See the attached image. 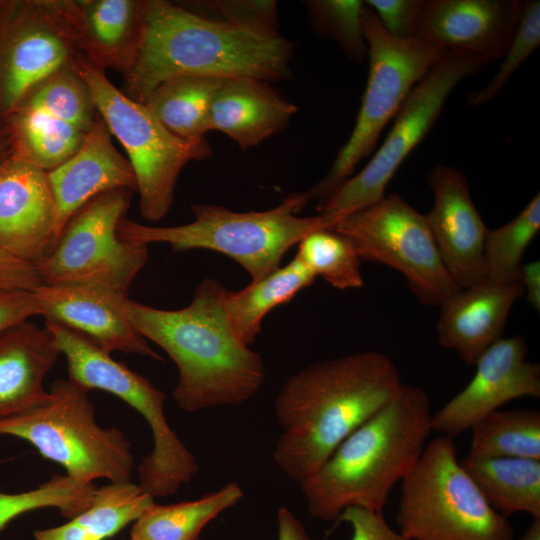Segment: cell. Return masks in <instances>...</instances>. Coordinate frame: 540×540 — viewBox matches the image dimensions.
I'll return each mask as SVG.
<instances>
[{"label":"cell","instance_id":"33","mask_svg":"<svg viewBox=\"0 0 540 540\" xmlns=\"http://www.w3.org/2000/svg\"><path fill=\"white\" fill-rule=\"evenodd\" d=\"M295 257L317 277L337 289L363 286L361 258L352 241L333 228H320L297 244Z\"/></svg>","mask_w":540,"mask_h":540},{"label":"cell","instance_id":"36","mask_svg":"<svg viewBox=\"0 0 540 540\" xmlns=\"http://www.w3.org/2000/svg\"><path fill=\"white\" fill-rule=\"evenodd\" d=\"M540 45V2L523 1L522 15L514 37L505 53L498 71L481 90L469 94L470 106L477 107L493 100L514 75L522 63Z\"/></svg>","mask_w":540,"mask_h":540},{"label":"cell","instance_id":"24","mask_svg":"<svg viewBox=\"0 0 540 540\" xmlns=\"http://www.w3.org/2000/svg\"><path fill=\"white\" fill-rule=\"evenodd\" d=\"M60 355L53 334L28 320L0 332V419L47 400L44 378Z\"/></svg>","mask_w":540,"mask_h":540},{"label":"cell","instance_id":"15","mask_svg":"<svg viewBox=\"0 0 540 540\" xmlns=\"http://www.w3.org/2000/svg\"><path fill=\"white\" fill-rule=\"evenodd\" d=\"M98 117L87 85L67 66L32 90L6 123L13 156L48 172L80 148Z\"/></svg>","mask_w":540,"mask_h":540},{"label":"cell","instance_id":"19","mask_svg":"<svg viewBox=\"0 0 540 540\" xmlns=\"http://www.w3.org/2000/svg\"><path fill=\"white\" fill-rule=\"evenodd\" d=\"M33 294L45 321L83 334L106 352L163 360L127 318L128 294L88 284H42Z\"/></svg>","mask_w":540,"mask_h":540},{"label":"cell","instance_id":"25","mask_svg":"<svg viewBox=\"0 0 540 540\" xmlns=\"http://www.w3.org/2000/svg\"><path fill=\"white\" fill-rule=\"evenodd\" d=\"M297 109L270 82L231 78L211 103L209 128L226 134L245 151L284 130Z\"/></svg>","mask_w":540,"mask_h":540},{"label":"cell","instance_id":"9","mask_svg":"<svg viewBox=\"0 0 540 540\" xmlns=\"http://www.w3.org/2000/svg\"><path fill=\"white\" fill-rule=\"evenodd\" d=\"M362 28L369 72L355 126L327 174L304 192L308 202L326 199L354 174L357 165L374 151L383 128L395 118L413 88L448 56L415 39L389 35L366 4Z\"/></svg>","mask_w":540,"mask_h":540},{"label":"cell","instance_id":"29","mask_svg":"<svg viewBox=\"0 0 540 540\" xmlns=\"http://www.w3.org/2000/svg\"><path fill=\"white\" fill-rule=\"evenodd\" d=\"M244 497L237 482L201 498L170 505L152 504L133 523L131 540H199L204 527Z\"/></svg>","mask_w":540,"mask_h":540},{"label":"cell","instance_id":"18","mask_svg":"<svg viewBox=\"0 0 540 540\" xmlns=\"http://www.w3.org/2000/svg\"><path fill=\"white\" fill-rule=\"evenodd\" d=\"M428 183L434 205L425 215L448 273L460 289L484 282L488 228L471 198L466 176L452 166L438 164Z\"/></svg>","mask_w":540,"mask_h":540},{"label":"cell","instance_id":"23","mask_svg":"<svg viewBox=\"0 0 540 540\" xmlns=\"http://www.w3.org/2000/svg\"><path fill=\"white\" fill-rule=\"evenodd\" d=\"M80 55L125 75L138 50L144 0H60Z\"/></svg>","mask_w":540,"mask_h":540},{"label":"cell","instance_id":"3","mask_svg":"<svg viewBox=\"0 0 540 540\" xmlns=\"http://www.w3.org/2000/svg\"><path fill=\"white\" fill-rule=\"evenodd\" d=\"M223 287L217 280L205 278L190 304L177 310L158 309L129 298L125 303V314L139 334L176 364L179 381L173 398L187 412L240 405L265 382L262 356L230 330L221 305Z\"/></svg>","mask_w":540,"mask_h":540},{"label":"cell","instance_id":"6","mask_svg":"<svg viewBox=\"0 0 540 540\" xmlns=\"http://www.w3.org/2000/svg\"><path fill=\"white\" fill-rule=\"evenodd\" d=\"M396 523L409 540H514L507 518L461 466L453 438L443 435L402 479Z\"/></svg>","mask_w":540,"mask_h":540},{"label":"cell","instance_id":"27","mask_svg":"<svg viewBox=\"0 0 540 540\" xmlns=\"http://www.w3.org/2000/svg\"><path fill=\"white\" fill-rule=\"evenodd\" d=\"M460 464L498 513L540 518V460L466 455Z\"/></svg>","mask_w":540,"mask_h":540},{"label":"cell","instance_id":"21","mask_svg":"<svg viewBox=\"0 0 540 540\" xmlns=\"http://www.w3.org/2000/svg\"><path fill=\"white\" fill-rule=\"evenodd\" d=\"M47 173L56 204V241L72 215L94 197L120 188L137 191L133 169L100 115L80 148Z\"/></svg>","mask_w":540,"mask_h":540},{"label":"cell","instance_id":"8","mask_svg":"<svg viewBox=\"0 0 540 540\" xmlns=\"http://www.w3.org/2000/svg\"><path fill=\"white\" fill-rule=\"evenodd\" d=\"M73 65L87 85L100 117L126 151L137 182L141 216L159 221L173 205L184 166L211 157V145L206 138L187 140L173 134L144 103L128 97L107 78L105 70L83 57Z\"/></svg>","mask_w":540,"mask_h":540},{"label":"cell","instance_id":"32","mask_svg":"<svg viewBox=\"0 0 540 540\" xmlns=\"http://www.w3.org/2000/svg\"><path fill=\"white\" fill-rule=\"evenodd\" d=\"M540 230V195L505 225L488 229L484 248L485 281L507 285L519 282L523 255Z\"/></svg>","mask_w":540,"mask_h":540},{"label":"cell","instance_id":"43","mask_svg":"<svg viewBox=\"0 0 540 540\" xmlns=\"http://www.w3.org/2000/svg\"><path fill=\"white\" fill-rule=\"evenodd\" d=\"M277 540H311L302 523L286 507L277 511Z\"/></svg>","mask_w":540,"mask_h":540},{"label":"cell","instance_id":"22","mask_svg":"<svg viewBox=\"0 0 540 540\" xmlns=\"http://www.w3.org/2000/svg\"><path fill=\"white\" fill-rule=\"evenodd\" d=\"M524 295L520 282H482L457 290L440 308L436 331L439 344L454 350L467 365L502 339L509 313Z\"/></svg>","mask_w":540,"mask_h":540},{"label":"cell","instance_id":"31","mask_svg":"<svg viewBox=\"0 0 540 540\" xmlns=\"http://www.w3.org/2000/svg\"><path fill=\"white\" fill-rule=\"evenodd\" d=\"M467 456L540 460V411L496 410L471 428Z\"/></svg>","mask_w":540,"mask_h":540},{"label":"cell","instance_id":"20","mask_svg":"<svg viewBox=\"0 0 540 540\" xmlns=\"http://www.w3.org/2000/svg\"><path fill=\"white\" fill-rule=\"evenodd\" d=\"M56 242L47 171L12 156L0 167V249L36 266Z\"/></svg>","mask_w":540,"mask_h":540},{"label":"cell","instance_id":"41","mask_svg":"<svg viewBox=\"0 0 540 540\" xmlns=\"http://www.w3.org/2000/svg\"><path fill=\"white\" fill-rule=\"evenodd\" d=\"M39 313L33 292L0 290V332Z\"/></svg>","mask_w":540,"mask_h":540},{"label":"cell","instance_id":"35","mask_svg":"<svg viewBox=\"0 0 540 540\" xmlns=\"http://www.w3.org/2000/svg\"><path fill=\"white\" fill-rule=\"evenodd\" d=\"M85 504V486L67 474H57L29 491L0 492V532L15 518L33 510L54 507L70 519L81 512Z\"/></svg>","mask_w":540,"mask_h":540},{"label":"cell","instance_id":"37","mask_svg":"<svg viewBox=\"0 0 540 540\" xmlns=\"http://www.w3.org/2000/svg\"><path fill=\"white\" fill-rule=\"evenodd\" d=\"M188 9L211 18L272 31H279V15L276 1H199L196 2V4H191V8Z\"/></svg>","mask_w":540,"mask_h":540},{"label":"cell","instance_id":"5","mask_svg":"<svg viewBox=\"0 0 540 540\" xmlns=\"http://www.w3.org/2000/svg\"><path fill=\"white\" fill-rule=\"evenodd\" d=\"M308 203L304 192H291L265 211L235 212L216 204H193L194 220L171 227H154L124 216L118 225L121 238L166 243L173 252L208 249L228 256L258 281L280 267L285 253L311 231L328 228L317 214L300 217Z\"/></svg>","mask_w":540,"mask_h":540},{"label":"cell","instance_id":"16","mask_svg":"<svg viewBox=\"0 0 540 540\" xmlns=\"http://www.w3.org/2000/svg\"><path fill=\"white\" fill-rule=\"evenodd\" d=\"M522 0H422L412 39L483 66L505 55Z\"/></svg>","mask_w":540,"mask_h":540},{"label":"cell","instance_id":"2","mask_svg":"<svg viewBox=\"0 0 540 540\" xmlns=\"http://www.w3.org/2000/svg\"><path fill=\"white\" fill-rule=\"evenodd\" d=\"M295 45L272 31L204 16L165 0H144L135 60L124 93L144 103L167 80L198 76L288 78Z\"/></svg>","mask_w":540,"mask_h":540},{"label":"cell","instance_id":"14","mask_svg":"<svg viewBox=\"0 0 540 540\" xmlns=\"http://www.w3.org/2000/svg\"><path fill=\"white\" fill-rule=\"evenodd\" d=\"M72 378L88 391L99 389L119 397L148 423L154 445L138 466V485L143 492L153 498L174 495L197 474L199 467L194 455L166 419L165 393L147 378L95 345H88L78 353Z\"/></svg>","mask_w":540,"mask_h":540},{"label":"cell","instance_id":"34","mask_svg":"<svg viewBox=\"0 0 540 540\" xmlns=\"http://www.w3.org/2000/svg\"><path fill=\"white\" fill-rule=\"evenodd\" d=\"M312 29L321 37L335 41L347 58L362 62L367 56L363 35L364 1L308 0L303 2Z\"/></svg>","mask_w":540,"mask_h":540},{"label":"cell","instance_id":"10","mask_svg":"<svg viewBox=\"0 0 540 540\" xmlns=\"http://www.w3.org/2000/svg\"><path fill=\"white\" fill-rule=\"evenodd\" d=\"M132 192L126 188L104 192L72 215L36 264L43 284H88L128 294L149 257L147 244L118 234Z\"/></svg>","mask_w":540,"mask_h":540},{"label":"cell","instance_id":"12","mask_svg":"<svg viewBox=\"0 0 540 540\" xmlns=\"http://www.w3.org/2000/svg\"><path fill=\"white\" fill-rule=\"evenodd\" d=\"M332 228L352 241L361 260L401 273L424 305L439 307L460 289L443 264L426 215L398 194L343 217Z\"/></svg>","mask_w":540,"mask_h":540},{"label":"cell","instance_id":"46","mask_svg":"<svg viewBox=\"0 0 540 540\" xmlns=\"http://www.w3.org/2000/svg\"><path fill=\"white\" fill-rule=\"evenodd\" d=\"M131 540V539H130Z\"/></svg>","mask_w":540,"mask_h":540},{"label":"cell","instance_id":"11","mask_svg":"<svg viewBox=\"0 0 540 540\" xmlns=\"http://www.w3.org/2000/svg\"><path fill=\"white\" fill-rule=\"evenodd\" d=\"M482 67L471 59L447 56L429 71L410 92L390 132L366 166L318 202L316 210L328 228L385 196L399 167L435 125L451 91Z\"/></svg>","mask_w":540,"mask_h":540},{"label":"cell","instance_id":"1","mask_svg":"<svg viewBox=\"0 0 540 540\" xmlns=\"http://www.w3.org/2000/svg\"><path fill=\"white\" fill-rule=\"evenodd\" d=\"M403 384L390 357L372 350L301 369L286 380L275 400L283 430L273 451L275 464L299 484Z\"/></svg>","mask_w":540,"mask_h":540},{"label":"cell","instance_id":"26","mask_svg":"<svg viewBox=\"0 0 540 540\" xmlns=\"http://www.w3.org/2000/svg\"><path fill=\"white\" fill-rule=\"evenodd\" d=\"M316 276L294 257L262 279L238 291L223 287L221 305L232 333L247 346L262 330V321L275 307L290 302L302 289L311 286Z\"/></svg>","mask_w":540,"mask_h":540},{"label":"cell","instance_id":"28","mask_svg":"<svg viewBox=\"0 0 540 540\" xmlns=\"http://www.w3.org/2000/svg\"><path fill=\"white\" fill-rule=\"evenodd\" d=\"M154 498L131 481L97 487L92 505L67 523L36 530V540H105L134 522Z\"/></svg>","mask_w":540,"mask_h":540},{"label":"cell","instance_id":"45","mask_svg":"<svg viewBox=\"0 0 540 540\" xmlns=\"http://www.w3.org/2000/svg\"><path fill=\"white\" fill-rule=\"evenodd\" d=\"M518 540H540V518L533 519L531 525Z\"/></svg>","mask_w":540,"mask_h":540},{"label":"cell","instance_id":"44","mask_svg":"<svg viewBox=\"0 0 540 540\" xmlns=\"http://www.w3.org/2000/svg\"><path fill=\"white\" fill-rule=\"evenodd\" d=\"M12 156V141L8 127L0 124V167Z\"/></svg>","mask_w":540,"mask_h":540},{"label":"cell","instance_id":"4","mask_svg":"<svg viewBox=\"0 0 540 540\" xmlns=\"http://www.w3.org/2000/svg\"><path fill=\"white\" fill-rule=\"evenodd\" d=\"M432 414L426 391L403 384L299 483L309 514L329 522L349 506L383 512L393 487L419 460L432 431Z\"/></svg>","mask_w":540,"mask_h":540},{"label":"cell","instance_id":"42","mask_svg":"<svg viewBox=\"0 0 540 540\" xmlns=\"http://www.w3.org/2000/svg\"><path fill=\"white\" fill-rule=\"evenodd\" d=\"M519 282L521 283L527 302L539 313L540 311V262L534 260L522 263Z\"/></svg>","mask_w":540,"mask_h":540},{"label":"cell","instance_id":"39","mask_svg":"<svg viewBox=\"0 0 540 540\" xmlns=\"http://www.w3.org/2000/svg\"><path fill=\"white\" fill-rule=\"evenodd\" d=\"M338 520L351 526V540H409L388 525L383 512L349 506L343 510Z\"/></svg>","mask_w":540,"mask_h":540},{"label":"cell","instance_id":"17","mask_svg":"<svg viewBox=\"0 0 540 540\" xmlns=\"http://www.w3.org/2000/svg\"><path fill=\"white\" fill-rule=\"evenodd\" d=\"M523 335L502 338L476 361L467 386L432 414V431L454 437L505 403L521 397H540V365L526 359Z\"/></svg>","mask_w":540,"mask_h":540},{"label":"cell","instance_id":"40","mask_svg":"<svg viewBox=\"0 0 540 540\" xmlns=\"http://www.w3.org/2000/svg\"><path fill=\"white\" fill-rule=\"evenodd\" d=\"M42 284L35 265L0 249V290L34 292Z\"/></svg>","mask_w":540,"mask_h":540},{"label":"cell","instance_id":"38","mask_svg":"<svg viewBox=\"0 0 540 540\" xmlns=\"http://www.w3.org/2000/svg\"><path fill=\"white\" fill-rule=\"evenodd\" d=\"M383 29L391 36L412 39L422 0H367Z\"/></svg>","mask_w":540,"mask_h":540},{"label":"cell","instance_id":"7","mask_svg":"<svg viewBox=\"0 0 540 540\" xmlns=\"http://www.w3.org/2000/svg\"><path fill=\"white\" fill-rule=\"evenodd\" d=\"M88 392L69 379L55 380L45 402L0 419V436L29 442L78 481H130L134 465L131 444L118 428L98 425Z\"/></svg>","mask_w":540,"mask_h":540},{"label":"cell","instance_id":"13","mask_svg":"<svg viewBox=\"0 0 540 540\" xmlns=\"http://www.w3.org/2000/svg\"><path fill=\"white\" fill-rule=\"evenodd\" d=\"M79 57L60 0H0V124Z\"/></svg>","mask_w":540,"mask_h":540},{"label":"cell","instance_id":"30","mask_svg":"<svg viewBox=\"0 0 540 540\" xmlns=\"http://www.w3.org/2000/svg\"><path fill=\"white\" fill-rule=\"evenodd\" d=\"M224 79L185 76L159 85L144 104L173 134L187 140L205 138L210 131L211 103Z\"/></svg>","mask_w":540,"mask_h":540}]
</instances>
